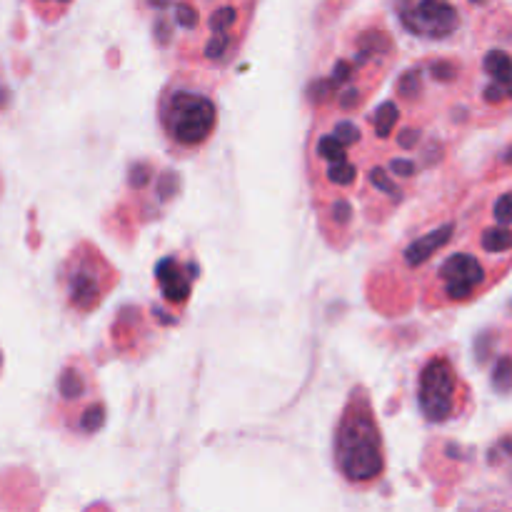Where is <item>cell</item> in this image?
Instances as JSON below:
<instances>
[{
  "label": "cell",
  "mask_w": 512,
  "mask_h": 512,
  "mask_svg": "<svg viewBox=\"0 0 512 512\" xmlns=\"http://www.w3.org/2000/svg\"><path fill=\"white\" fill-rule=\"evenodd\" d=\"M398 60V45L383 25L353 30L335 45V53L308 85L315 118L358 113Z\"/></svg>",
  "instance_id": "1"
},
{
  "label": "cell",
  "mask_w": 512,
  "mask_h": 512,
  "mask_svg": "<svg viewBox=\"0 0 512 512\" xmlns=\"http://www.w3.org/2000/svg\"><path fill=\"white\" fill-rule=\"evenodd\" d=\"M335 465L355 488H370L385 473V443L365 390H353L335 428Z\"/></svg>",
  "instance_id": "2"
},
{
  "label": "cell",
  "mask_w": 512,
  "mask_h": 512,
  "mask_svg": "<svg viewBox=\"0 0 512 512\" xmlns=\"http://www.w3.org/2000/svg\"><path fill=\"white\" fill-rule=\"evenodd\" d=\"M158 123L170 148L200 150L218 128V103L193 85L173 83L160 95Z\"/></svg>",
  "instance_id": "3"
},
{
  "label": "cell",
  "mask_w": 512,
  "mask_h": 512,
  "mask_svg": "<svg viewBox=\"0 0 512 512\" xmlns=\"http://www.w3.org/2000/svg\"><path fill=\"white\" fill-rule=\"evenodd\" d=\"M55 425L75 438L95 435L105 425V400L88 360L70 358L60 370Z\"/></svg>",
  "instance_id": "4"
},
{
  "label": "cell",
  "mask_w": 512,
  "mask_h": 512,
  "mask_svg": "<svg viewBox=\"0 0 512 512\" xmlns=\"http://www.w3.org/2000/svg\"><path fill=\"white\" fill-rule=\"evenodd\" d=\"M115 283H118V270L88 240L75 245L68 258L60 263V295H63L65 308L78 315H88L95 308H100V303L108 298Z\"/></svg>",
  "instance_id": "5"
},
{
  "label": "cell",
  "mask_w": 512,
  "mask_h": 512,
  "mask_svg": "<svg viewBox=\"0 0 512 512\" xmlns=\"http://www.w3.org/2000/svg\"><path fill=\"white\" fill-rule=\"evenodd\" d=\"M460 380L448 358H430L418 378V405L428 423H448L458 410Z\"/></svg>",
  "instance_id": "6"
},
{
  "label": "cell",
  "mask_w": 512,
  "mask_h": 512,
  "mask_svg": "<svg viewBox=\"0 0 512 512\" xmlns=\"http://www.w3.org/2000/svg\"><path fill=\"white\" fill-rule=\"evenodd\" d=\"M398 20L415 38L445 40L460 28V10L450 0H398Z\"/></svg>",
  "instance_id": "7"
},
{
  "label": "cell",
  "mask_w": 512,
  "mask_h": 512,
  "mask_svg": "<svg viewBox=\"0 0 512 512\" xmlns=\"http://www.w3.org/2000/svg\"><path fill=\"white\" fill-rule=\"evenodd\" d=\"M485 283V268L475 255L453 253L438 268L440 293L448 303H463L473 298L475 290Z\"/></svg>",
  "instance_id": "8"
},
{
  "label": "cell",
  "mask_w": 512,
  "mask_h": 512,
  "mask_svg": "<svg viewBox=\"0 0 512 512\" xmlns=\"http://www.w3.org/2000/svg\"><path fill=\"white\" fill-rule=\"evenodd\" d=\"M158 283L168 300H185L188 298L190 285H193V268H190V265H183L175 258L163 260L158 268Z\"/></svg>",
  "instance_id": "9"
},
{
  "label": "cell",
  "mask_w": 512,
  "mask_h": 512,
  "mask_svg": "<svg viewBox=\"0 0 512 512\" xmlns=\"http://www.w3.org/2000/svg\"><path fill=\"white\" fill-rule=\"evenodd\" d=\"M483 70L493 78L490 85H498L505 98H512V55L505 50H490L483 60Z\"/></svg>",
  "instance_id": "10"
},
{
  "label": "cell",
  "mask_w": 512,
  "mask_h": 512,
  "mask_svg": "<svg viewBox=\"0 0 512 512\" xmlns=\"http://www.w3.org/2000/svg\"><path fill=\"white\" fill-rule=\"evenodd\" d=\"M480 245H483V250H488V253H505V250L512 248V230L495 223L493 228L483 230Z\"/></svg>",
  "instance_id": "11"
},
{
  "label": "cell",
  "mask_w": 512,
  "mask_h": 512,
  "mask_svg": "<svg viewBox=\"0 0 512 512\" xmlns=\"http://www.w3.org/2000/svg\"><path fill=\"white\" fill-rule=\"evenodd\" d=\"M70 3H73V0H28L30 10H33L43 23H55V20L63 18L65 10L70 8Z\"/></svg>",
  "instance_id": "12"
},
{
  "label": "cell",
  "mask_w": 512,
  "mask_h": 512,
  "mask_svg": "<svg viewBox=\"0 0 512 512\" xmlns=\"http://www.w3.org/2000/svg\"><path fill=\"white\" fill-rule=\"evenodd\" d=\"M493 385L498 393H510L512 390V358H500L493 370Z\"/></svg>",
  "instance_id": "13"
},
{
  "label": "cell",
  "mask_w": 512,
  "mask_h": 512,
  "mask_svg": "<svg viewBox=\"0 0 512 512\" xmlns=\"http://www.w3.org/2000/svg\"><path fill=\"white\" fill-rule=\"evenodd\" d=\"M493 218L498 225H505V228L512 230V193L500 195V198L495 200Z\"/></svg>",
  "instance_id": "14"
},
{
  "label": "cell",
  "mask_w": 512,
  "mask_h": 512,
  "mask_svg": "<svg viewBox=\"0 0 512 512\" xmlns=\"http://www.w3.org/2000/svg\"><path fill=\"white\" fill-rule=\"evenodd\" d=\"M505 160H508V163L512 165V148L508 150V153H505Z\"/></svg>",
  "instance_id": "15"
},
{
  "label": "cell",
  "mask_w": 512,
  "mask_h": 512,
  "mask_svg": "<svg viewBox=\"0 0 512 512\" xmlns=\"http://www.w3.org/2000/svg\"><path fill=\"white\" fill-rule=\"evenodd\" d=\"M0 368H3V355H0Z\"/></svg>",
  "instance_id": "16"
},
{
  "label": "cell",
  "mask_w": 512,
  "mask_h": 512,
  "mask_svg": "<svg viewBox=\"0 0 512 512\" xmlns=\"http://www.w3.org/2000/svg\"><path fill=\"white\" fill-rule=\"evenodd\" d=\"M470 3H480V0H470Z\"/></svg>",
  "instance_id": "17"
}]
</instances>
